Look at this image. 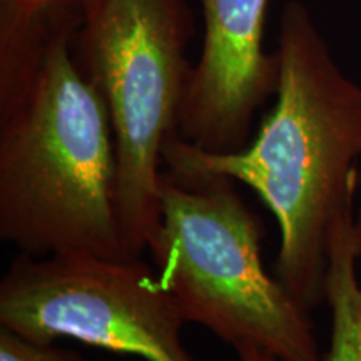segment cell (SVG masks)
Segmentation results:
<instances>
[{
  "mask_svg": "<svg viewBox=\"0 0 361 361\" xmlns=\"http://www.w3.org/2000/svg\"><path fill=\"white\" fill-rule=\"evenodd\" d=\"M0 2L12 4V6H20V7H34V0H0Z\"/></svg>",
  "mask_w": 361,
  "mask_h": 361,
  "instance_id": "obj_13",
  "label": "cell"
},
{
  "mask_svg": "<svg viewBox=\"0 0 361 361\" xmlns=\"http://www.w3.org/2000/svg\"><path fill=\"white\" fill-rule=\"evenodd\" d=\"M276 101L245 147L206 152L173 135L164 164L228 176L278 221L274 273L313 310L324 301L331 229L355 207L361 157V84L348 78L303 2L283 8Z\"/></svg>",
  "mask_w": 361,
  "mask_h": 361,
  "instance_id": "obj_1",
  "label": "cell"
},
{
  "mask_svg": "<svg viewBox=\"0 0 361 361\" xmlns=\"http://www.w3.org/2000/svg\"><path fill=\"white\" fill-rule=\"evenodd\" d=\"M161 173V221L147 251L186 322L234 350L323 361L310 310L263 266V223L228 176L184 164Z\"/></svg>",
  "mask_w": 361,
  "mask_h": 361,
  "instance_id": "obj_3",
  "label": "cell"
},
{
  "mask_svg": "<svg viewBox=\"0 0 361 361\" xmlns=\"http://www.w3.org/2000/svg\"><path fill=\"white\" fill-rule=\"evenodd\" d=\"M74 37L52 29L32 85L0 112V238L30 256H128L109 112Z\"/></svg>",
  "mask_w": 361,
  "mask_h": 361,
  "instance_id": "obj_2",
  "label": "cell"
},
{
  "mask_svg": "<svg viewBox=\"0 0 361 361\" xmlns=\"http://www.w3.org/2000/svg\"><path fill=\"white\" fill-rule=\"evenodd\" d=\"M191 37L188 0H89L74 37L109 112L117 219L130 255L147 251L161 221L162 151L178 135Z\"/></svg>",
  "mask_w": 361,
  "mask_h": 361,
  "instance_id": "obj_4",
  "label": "cell"
},
{
  "mask_svg": "<svg viewBox=\"0 0 361 361\" xmlns=\"http://www.w3.org/2000/svg\"><path fill=\"white\" fill-rule=\"evenodd\" d=\"M358 191H361V169H360V176H358ZM355 226H356V231H358V236L361 239V206H360V209L355 213Z\"/></svg>",
  "mask_w": 361,
  "mask_h": 361,
  "instance_id": "obj_12",
  "label": "cell"
},
{
  "mask_svg": "<svg viewBox=\"0 0 361 361\" xmlns=\"http://www.w3.org/2000/svg\"><path fill=\"white\" fill-rule=\"evenodd\" d=\"M0 361H85V358L56 343H35L0 328Z\"/></svg>",
  "mask_w": 361,
  "mask_h": 361,
  "instance_id": "obj_9",
  "label": "cell"
},
{
  "mask_svg": "<svg viewBox=\"0 0 361 361\" xmlns=\"http://www.w3.org/2000/svg\"><path fill=\"white\" fill-rule=\"evenodd\" d=\"M268 2L200 0L202 45L180 102L179 139L206 152H234L251 141L281 72L278 51H264Z\"/></svg>",
  "mask_w": 361,
  "mask_h": 361,
  "instance_id": "obj_6",
  "label": "cell"
},
{
  "mask_svg": "<svg viewBox=\"0 0 361 361\" xmlns=\"http://www.w3.org/2000/svg\"><path fill=\"white\" fill-rule=\"evenodd\" d=\"M360 256L361 239L355 209H350L336 221L329 236L324 301L331 313V338L323 361H361V286L356 274Z\"/></svg>",
  "mask_w": 361,
  "mask_h": 361,
  "instance_id": "obj_7",
  "label": "cell"
},
{
  "mask_svg": "<svg viewBox=\"0 0 361 361\" xmlns=\"http://www.w3.org/2000/svg\"><path fill=\"white\" fill-rule=\"evenodd\" d=\"M87 2L89 0H34V7L42 13L52 29L78 32Z\"/></svg>",
  "mask_w": 361,
  "mask_h": 361,
  "instance_id": "obj_10",
  "label": "cell"
},
{
  "mask_svg": "<svg viewBox=\"0 0 361 361\" xmlns=\"http://www.w3.org/2000/svg\"><path fill=\"white\" fill-rule=\"evenodd\" d=\"M239 356V361H278L276 356H273L268 351L259 348H243L236 351Z\"/></svg>",
  "mask_w": 361,
  "mask_h": 361,
  "instance_id": "obj_11",
  "label": "cell"
},
{
  "mask_svg": "<svg viewBox=\"0 0 361 361\" xmlns=\"http://www.w3.org/2000/svg\"><path fill=\"white\" fill-rule=\"evenodd\" d=\"M51 32L35 7L0 2V112L12 107L32 85Z\"/></svg>",
  "mask_w": 361,
  "mask_h": 361,
  "instance_id": "obj_8",
  "label": "cell"
},
{
  "mask_svg": "<svg viewBox=\"0 0 361 361\" xmlns=\"http://www.w3.org/2000/svg\"><path fill=\"white\" fill-rule=\"evenodd\" d=\"M142 255H20L0 281V328L35 343L69 338L146 361H196L188 322Z\"/></svg>",
  "mask_w": 361,
  "mask_h": 361,
  "instance_id": "obj_5",
  "label": "cell"
}]
</instances>
